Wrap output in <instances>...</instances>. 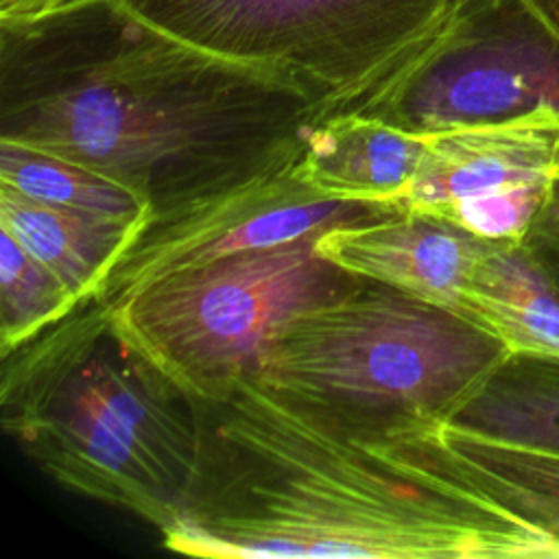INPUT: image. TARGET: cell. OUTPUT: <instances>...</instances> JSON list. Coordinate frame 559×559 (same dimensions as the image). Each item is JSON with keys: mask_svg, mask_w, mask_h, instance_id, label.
Returning a JSON list of instances; mask_svg holds the SVG:
<instances>
[{"mask_svg": "<svg viewBox=\"0 0 559 559\" xmlns=\"http://www.w3.org/2000/svg\"><path fill=\"white\" fill-rule=\"evenodd\" d=\"M295 157L297 153L234 186L153 212L87 304L107 310L173 273L400 210L325 199L297 177Z\"/></svg>", "mask_w": 559, "mask_h": 559, "instance_id": "cell-8", "label": "cell"}, {"mask_svg": "<svg viewBox=\"0 0 559 559\" xmlns=\"http://www.w3.org/2000/svg\"><path fill=\"white\" fill-rule=\"evenodd\" d=\"M443 432L498 502L559 542V454L489 441L445 421Z\"/></svg>", "mask_w": 559, "mask_h": 559, "instance_id": "cell-16", "label": "cell"}, {"mask_svg": "<svg viewBox=\"0 0 559 559\" xmlns=\"http://www.w3.org/2000/svg\"><path fill=\"white\" fill-rule=\"evenodd\" d=\"M424 138L404 207L491 240H520L559 179V111L550 107Z\"/></svg>", "mask_w": 559, "mask_h": 559, "instance_id": "cell-9", "label": "cell"}, {"mask_svg": "<svg viewBox=\"0 0 559 559\" xmlns=\"http://www.w3.org/2000/svg\"><path fill=\"white\" fill-rule=\"evenodd\" d=\"M2 426L66 489L164 533L199 463L194 400L81 306L2 356Z\"/></svg>", "mask_w": 559, "mask_h": 559, "instance_id": "cell-3", "label": "cell"}, {"mask_svg": "<svg viewBox=\"0 0 559 559\" xmlns=\"http://www.w3.org/2000/svg\"><path fill=\"white\" fill-rule=\"evenodd\" d=\"M520 242L559 286V179Z\"/></svg>", "mask_w": 559, "mask_h": 559, "instance_id": "cell-18", "label": "cell"}, {"mask_svg": "<svg viewBox=\"0 0 559 559\" xmlns=\"http://www.w3.org/2000/svg\"><path fill=\"white\" fill-rule=\"evenodd\" d=\"M81 308L74 293L0 231V356Z\"/></svg>", "mask_w": 559, "mask_h": 559, "instance_id": "cell-17", "label": "cell"}, {"mask_svg": "<svg viewBox=\"0 0 559 559\" xmlns=\"http://www.w3.org/2000/svg\"><path fill=\"white\" fill-rule=\"evenodd\" d=\"M360 280L323 258L317 236H308L173 273L98 310L170 384L207 402L255 376L288 319Z\"/></svg>", "mask_w": 559, "mask_h": 559, "instance_id": "cell-6", "label": "cell"}, {"mask_svg": "<svg viewBox=\"0 0 559 559\" xmlns=\"http://www.w3.org/2000/svg\"><path fill=\"white\" fill-rule=\"evenodd\" d=\"M148 218L124 221L87 214L48 205L0 186V231H7L55 273L81 306L96 297Z\"/></svg>", "mask_w": 559, "mask_h": 559, "instance_id": "cell-12", "label": "cell"}, {"mask_svg": "<svg viewBox=\"0 0 559 559\" xmlns=\"http://www.w3.org/2000/svg\"><path fill=\"white\" fill-rule=\"evenodd\" d=\"M528 2L559 33V0H528Z\"/></svg>", "mask_w": 559, "mask_h": 559, "instance_id": "cell-20", "label": "cell"}, {"mask_svg": "<svg viewBox=\"0 0 559 559\" xmlns=\"http://www.w3.org/2000/svg\"><path fill=\"white\" fill-rule=\"evenodd\" d=\"M314 120L295 87L122 0L0 17V140L103 173L153 212L277 166Z\"/></svg>", "mask_w": 559, "mask_h": 559, "instance_id": "cell-2", "label": "cell"}, {"mask_svg": "<svg viewBox=\"0 0 559 559\" xmlns=\"http://www.w3.org/2000/svg\"><path fill=\"white\" fill-rule=\"evenodd\" d=\"M199 463L170 552L214 559H559L498 502L443 419L277 393L255 378L194 402Z\"/></svg>", "mask_w": 559, "mask_h": 559, "instance_id": "cell-1", "label": "cell"}, {"mask_svg": "<svg viewBox=\"0 0 559 559\" xmlns=\"http://www.w3.org/2000/svg\"><path fill=\"white\" fill-rule=\"evenodd\" d=\"M426 138L371 116L314 120L301 135L295 170L317 194L404 207Z\"/></svg>", "mask_w": 559, "mask_h": 559, "instance_id": "cell-11", "label": "cell"}, {"mask_svg": "<svg viewBox=\"0 0 559 559\" xmlns=\"http://www.w3.org/2000/svg\"><path fill=\"white\" fill-rule=\"evenodd\" d=\"M443 421L489 441L559 454V360L509 354Z\"/></svg>", "mask_w": 559, "mask_h": 559, "instance_id": "cell-14", "label": "cell"}, {"mask_svg": "<svg viewBox=\"0 0 559 559\" xmlns=\"http://www.w3.org/2000/svg\"><path fill=\"white\" fill-rule=\"evenodd\" d=\"M72 0H0V17H26L57 9Z\"/></svg>", "mask_w": 559, "mask_h": 559, "instance_id": "cell-19", "label": "cell"}, {"mask_svg": "<svg viewBox=\"0 0 559 559\" xmlns=\"http://www.w3.org/2000/svg\"><path fill=\"white\" fill-rule=\"evenodd\" d=\"M509 354L478 321L360 280L288 319L253 378L325 406L448 419Z\"/></svg>", "mask_w": 559, "mask_h": 559, "instance_id": "cell-4", "label": "cell"}, {"mask_svg": "<svg viewBox=\"0 0 559 559\" xmlns=\"http://www.w3.org/2000/svg\"><path fill=\"white\" fill-rule=\"evenodd\" d=\"M0 186L28 199L109 218H148L138 192L83 164L17 142L0 140Z\"/></svg>", "mask_w": 559, "mask_h": 559, "instance_id": "cell-15", "label": "cell"}, {"mask_svg": "<svg viewBox=\"0 0 559 559\" xmlns=\"http://www.w3.org/2000/svg\"><path fill=\"white\" fill-rule=\"evenodd\" d=\"M166 33L266 72L319 118L369 116L450 0H122Z\"/></svg>", "mask_w": 559, "mask_h": 559, "instance_id": "cell-5", "label": "cell"}, {"mask_svg": "<svg viewBox=\"0 0 559 559\" xmlns=\"http://www.w3.org/2000/svg\"><path fill=\"white\" fill-rule=\"evenodd\" d=\"M498 240L415 207L338 225L317 236L323 258L343 271L393 286L463 314V288Z\"/></svg>", "mask_w": 559, "mask_h": 559, "instance_id": "cell-10", "label": "cell"}, {"mask_svg": "<svg viewBox=\"0 0 559 559\" xmlns=\"http://www.w3.org/2000/svg\"><path fill=\"white\" fill-rule=\"evenodd\" d=\"M463 314L511 349L559 360V286L520 240H498L463 288Z\"/></svg>", "mask_w": 559, "mask_h": 559, "instance_id": "cell-13", "label": "cell"}, {"mask_svg": "<svg viewBox=\"0 0 559 559\" xmlns=\"http://www.w3.org/2000/svg\"><path fill=\"white\" fill-rule=\"evenodd\" d=\"M559 111V33L528 0H450L371 118L415 135Z\"/></svg>", "mask_w": 559, "mask_h": 559, "instance_id": "cell-7", "label": "cell"}]
</instances>
